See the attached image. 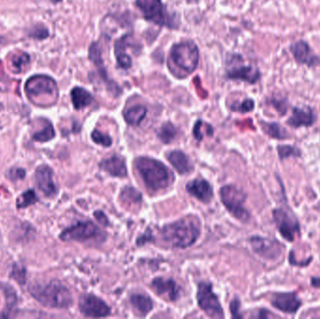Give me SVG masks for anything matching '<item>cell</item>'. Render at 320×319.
Instances as JSON below:
<instances>
[{
	"label": "cell",
	"mask_w": 320,
	"mask_h": 319,
	"mask_svg": "<svg viewBox=\"0 0 320 319\" xmlns=\"http://www.w3.org/2000/svg\"><path fill=\"white\" fill-rule=\"evenodd\" d=\"M200 234L199 220L192 216L170 223L161 230V236L164 241L176 248L191 246L196 242Z\"/></svg>",
	"instance_id": "1"
},
{
	"label": "cell",
	"mask_w": 320,
	"mask_h": 319,
	"mask_svg": "<svg viewBox=\"0 0 320 319\" xmlns=\"http://www.w3.org/2000/svg\"><path fill=\"white\" fill-rule=\"evenodd\" d=\"M200 60V52L197 44L192 40H184L173 44L170 51L169 68L176 77L186 78L197 70Z\"/></svg>",
	"instance_id": "2"
},
{
	"label": "cell",
	"mask_w": 320,
	"mask_h": 319,
	"mask_svg": "<svg viewBox=\"0 0 320 319\" xmlns=\"http://www.w3.org/2000/svg\"><path fill=\"white\" fill-rule=\"evenodd\" d=\"M135 166L144 185L151 191L165 189L172 181L170 170L159 160L141 157L135 160Z\"/></svg>",
	"instance_id": "3"
},
{
	"label": "cell",
	"mask_w": 320,
	"mask_h": 319,
	"mask_svg": "<svg viewBox=\"0 0 320 319\" xmlns=\"http://www.w3.org/2000/svg\"><path fill=\"white\" fill-rule=\"evenodd\" d=\"M29 291L35 299L46 307L65 309L72 303L70 290L57 281L32 286Z\"/></svg>",
	"instance_id": "4"
},
{
	"label": "cell",
	"mask_w": 320,
	"mask_h": 319,
	"mask_svg": "<svg viewBox=\"0 0 320 319\" xmlns=\"http://www.w3.org/2000/svg\"><path fill=\"white\" fill-rule=\"evenodd\" d=\"M25 91L28 99L36 104H40L43 98L46 100H56L58 88L55 80L46 75H34L27 80Z\"/></svg>",
	"instance_id": "5"
},
{
	"label": "cell",
	"mask_w": 320,
	"mask_h": 319,
	"mask_svg": "<svg viewBox=\"0 0 320 319\" xmlns=\"http://www.w3.org/2000/svg\"><path fill=\"white\" fill-rule=\"evenodd\" d=\"M60 239L64 241H92L94 243H102L106 239V234L91 221L78 222L67 228L60 234Z\"/></svg>",
	"instance_id": "6"
},
{
	"label": "cell",
	"mask_w": 320,
	"mask_h": 319,
	"mask_svg": "<svg viewBox=\"0 0 320 319\" xmlns=\"http://www.w3.org/2000/svg\"><path fill=\"white\" fill-rule=\"evenodd\" d=\"M221 200L230 213L238 220L246 223L250 213L244 208L246 194L235 186H226L220 189Z\"/></svg>",
	"instance_id": "7"
},
{
	"label": "cell",
	"mask_w": 320,
	"mask_h": 319,
	"mask_svg": "<svg viewBox=\"0 0 320 319\" xmlns=\"http://www.w3.org/2000/svg\"><path fill=\"white\" fill-rule=\"evenodd\" d=\"M136 5L145 20L159 27L175 28L173 18L166 10L162 0H136Z\"/></svg>",
	"instance_id": "8"
},
{
	"label": "cell",
	"mask_w": 320,
	"mask_h": 319,
	"mask_svg": "<svg viewBox=\"0 0 320 319\" xmlns=\"http://www.w3.org/2000/svg\"><path fill=\"white\" fill-rule=\"evenodd\" d=\"M200 309L212 319H223L224 312L217 296L213 293V287L208 283H200L197 293Z\"/></svg>",
	"instance_id": "9"
},
{
	"label": "cell",
	"mask_w": 320,
	"mask_h": 319,
	"mask_svg": "<svg viewBox=\"0 0 320 319\" xmlns=\"http://www.w3.org/2000/svg\"><path fill=\"white\" fill-rule=\"evenodd\" d=\"M272 217L282 237L293 241L295 235L300 232V224L295 215L284 208H276L272 211Z\"/></svg>",
	"instance_id": "10"
},
{
	"label": "cell",
	"mask_w": 320,
	"mask_h": 319,
	"mask_svg": "<svg viewBox=\"0 0 320 319\" xmlns=\"http://www.w3.org/2000/svg\"><path fill=\"white\" fill-rule=\"evenodd\" d=\"M80 313L86 318H106L110 308L105 301L92 294L82 295L79 300Z\"/></svg>",
	"instance_id": "11"
},
{
	"label": "cell",
	"mask_w": 320,
	"mask_h": 319,
	"mask_svg": "<svg viewBox=\"0 0 320 319\" xmlns=\"http://www.w3.org/2000/svg\"><path fill=\"white\" fill-rule=\"evenodd\" d=\"M251 247L253 251L265 260H277L282 254V246L275 239L254 236L250 239Z\"/></svg>",
	"instance_id": "12"
},
{
	"label": "cell",
	"mask_w": 320,
	"mask_h": 319,
	"mask_svg": "<svg viewBox=\"0 0 320 319\" xmlns=\"http://www.w3.org/2000/svg\"><path fill=\"white\" fill-rule=\"evenodd\" d=\"M88 57L92 61V63L97 67L102 80L106 82V84H108L109 90H110L111 92H113L114 96H119L121 94V88L116 84V82L110 80L109 77H108L107 70L105 69L104 62H103L104 60L102 58L101 46H100L99 42L95 41V42L91 43L89 51H88Z\"/></svg>",
	"instance_id": "13"
},
{
	"label": "cell",
	"mask_w": 320,
	"mask_h": 319,
	"mask_svg": "<svg viewBox=\"0 0 320 319\" xmlns=\"http://www.w3.org/2000/svg\"><path fill=\"white\" fill-rule=\"evenodd\" d=\"M290 52L295 60L300 65L307 67H317L320 65V58L314 54L312 49L305 40H298L290 45Z\"/></svg>",
	"instance_id": "14"
},
{
	"label": "cell",
	"mask_w": 320,
	"mask_h": 319,
	"mask_svg": "<svg viewBox=\"0 0 320 319\" xmlns=\"http://www.w3.org/2000/svg\"><path fill=\"white\" fill-rule=\"evenodd\" d=\"M270 303L274 308L287 314H295L301 306V300L294 292L273 294L270 299Z\"/></svg>",
	"instance_id": "15"
},
{
	"label": "cell",
	"mask_w": 320,
	"mask_h": 319,
	"mask_svg": "<svg viewBox=\"0 0 320 319\" xmlns=\"http://www.w3.org/2000/svg\"><path fill=\"white\" fill-rule=\"evenodd\" d=\"M151 285L159 296L169 301H175L180 297L181 288L174 280L158 277L152 281Z\"/></svg>",
	"instance_id": "16"
},
{
	"label": "cell",
	"mask_w": 320,
	"mask_h": 319,
	"mask_svg": "<svg viewBox=\"0 0 320 319\" xmlns=\"http://www.w3.org/2000/svg\"><path fill=\"white\" fill-rule=\"evenodd\" d=\"M53 170L46 165H41L35 172V182L38 188L48 198L56 195L57 187L53 180Z\"/></svg>",
	"instance_id": "17"
},
{
	"label": "cell",
	"mask_w": 320,
	"mask_h": 319,
	"mask_svg": "<svg viewBox=\"0 0 320 319\" xmlns=\"http://www.w3.org/2000/svg\"><path fill=\"white\" fill-rule=\"evenodd\" d=\"M229 80H242L250 84L257 83L260 79V70L246 65H235L226 71Z\"/></svg>",
	"instance_id": "18"
},
{
	"label": "cell",
	"mask_w": 320,
	"mask_h": 319,
	"mask_svg": "<svg viewBox=\"0 0 320 319\" xmlns=\"http://www.w3.org/2000/svg\"><path fill=\"white\" fill-rule=\"evenodd\" d=\"M132 36L125 34L114 42V54L117 65L123 70H129L132 67V59L127 53V49L132 43Z\"/></svg>",
	"instance_id": "19"
},
{
	"label": "cell",
	"mask_w": 320,
	"mask_h": 319,
	"mask_svg": "<svg viewBox=\"0 0 320 319\" xmlns=\"http://www.w3.org/2000/svg\"><path fill=\"white\" fill-rule=\"evenodd\" d=\"M316 114L313 110L307 108H293L292 115L288 120V125L293 129L299 128H310L316 123Z\"/></svg>",
	"instance_id": "20"
},
{
	"label": "cell",
	"mask_w": 320,
	"mask_h": 319,
	"mask_svg": "<svg viewBox=\"0 0 320 319\" xmlns=\"http://www.w3.org/2000/svg\"><path fill=\"white\" fill-rule=\"evenodd\" d=\"M187 190L193 197L202 202H209L213 196V188L206 180L195 179L188 182Z\"/></svg>",
	"instance_id": "21"
},
{
	"label": "cell",
	"mask_w": 320,
	"mask_h": 319,
	"mask_svg": "<svg viewBox=\"0 0 320 319\" xmlns=\"http://www.w3.org/2000/svg\"><path fill=\"white\" fill-rule=\"evenodd\" d=\"M100 168L114 177H125L128 174L125 160L118 156L102 160L100 163Z\"/></svg>",
	"instance_id": "22"
},
{
	"label": "cell",
	"mask_w": 320,
	"mask_h": 319,
	"mask_svg": "<svg viewBox=\"0 0 320 319\" xmlns=\"http://www.w3.org/2000/svg\"><path fill=\"white\" fill-rule=\"evenodd\" d=\"M70 97L73 103V106L76 110H81L84 109L94 101V97L88 91L82 87H74L70 92Z\"/></svg>",
	"instance_id": "23"
},
{
	"label": "cell",
	"mask_w": 320,
	"mask_h": 319,
	"mask_svg": "<svg viewBox=\"0 0 320 319\" xmlns=\"http://www.w3.org/2000/svg\"><path fill=\"white\" fill-rule=\"evenodd\" d=\"M167 159L170 161V164L174 167L180 174L188 173L192 170L190 161L187 155L182 151H172L169 153Z\"/></svg>",
	"instance_id": "24"
},
{
	"label": "cell",
	"mask_w": 320,
	"mask_h": 319,
	"mask_svg": "<svg viewBox=\"0 0 320 319\" xmlns=\"http://www.w3.org/2000/svg\"><path fill=\"white\" fill-rule=\"evenodd\" d=\"M130 302L135 310L140 314V316L145 317L149 314L153 309V301L152 299L143 294H133L130 297Z\"/></svg>",
	"instance_id": "25"
},
{
	"label": "cell",
	"mask_w": 320,
	"mask_h": 319,
	"mask_svg": "<svg viewBox=\"0 0 320 319\" xmlns=\"http://www.w3.org/2000/svg\"><path fill=\"white\" fill-rule=\"evenodd\" d=\"M147 109L142 105H136L130 109L125 110L124 118L130 126H139L142 120L145 118Z\"/></svg>",
	"instance_id": "26"
},
{
	"label": "cell",
	"mask_w": 320,
	"mask_h": 319,
	"mask_svg": "<svg viewBox=\"0 0 320 319\" xmlns=\"http://www.w3.org/2000/svg\"><path fill=\"white\" fill-rule=\"evenodd\" d=\"M261 128L265 134L269 137L276 140H285L289 138V134L287 130L282 128L278 123H267V122H260Z\"/></svg>",
	"instance_id": "27"
},
{
	"label": "cell",
	"mask_w": 320,
	"mask_h": 319,
	"mask_svg": "<svg viewBox=\"0 0 320 319\" xmlns=\"http://www.w3.org/2000/svg\"><path fill=\"white\" fill-rule=\"evenodd\" d=\"M120 199L127 206H139L142 200L140 192L131 186H126L122 189Z\"/></svg>",
	"instance_id": "28"
},
{
	"label": "cell",
	"mask_w": 320,
	"mask_h": 319,
	"mask_svg": "<svg viewBox=\"0 0 320 319\" xmlns=\"http://www.w3.org/2000/svg\"><path fill=\"white\" fill-rule=\"evenodd\" d=\"M193 134L197 140L201 141L204 137L213 136V129L210 124L205 123L202 120H198L194 126Z\"/></svg>",
	"instance_id": "29"
},
{
	"label": "cell",
	"mask_w": 320,
	"mask_h": 319,
	"mask_svg": "<svg viewBox=\"0 0 320 319\" xmlns=\"http://www.w3.org/2000/svg\"><path fill=\"white\" fill-rule=\"evenodd\" d=\"M177 134V130L171 123L164 124L158 133L160 140L164 143H170L175 139Z\"/></svg>",
	"instance_id": "30"
},
{
	"label": "cell",
	"mask_w": 320,
	"mask_h": 319,
	"mask_svg": "<svg viewBox=\"0 0 320 319\" xmlns=\"http://www.w3.org/2000/svg\"><path fill=\"white\" fill-rule=\"evenodd\" d=\"M54 136H55V132H54L53 125L49 121L45 120L44 128L33 135V140L40 141V142H45V141H49L52 139H53Z\"/></svg>",
	"instance_id": "31"
},
{
	"label": "cell",
	"mask_w": 320,
	"mask_h": 319,
	"mask_svg": "<svg viewBox=\"0 0 320 319\" xmlns=\"http://www.w3.org/2000/svg\"><path fill=\"white\" fill-rule=\"evenodd\" d=\"M38 201V197L33 189L27 190L25 193H23L20 197L17 199L16 205L17 208L24 209L30 205L35 204Z\"/></svg>",
	"instance_id": "32"
},
{
	"label": "cell",
	"mask_w": 320,
	"mask_h": 319,
	"mask_svg": "<svg viewBox=\"0 0 320 319\" xmlns=\"http://www.w3.org/2000/svg\"><path fill=\"white\" fill-rule=\"evenodd\" d=\"M277 152L281 160H287L289 158L300 157V150L292 145H278Z\"/></svg>",
	"instance_id": "33"
},
{
	"label": "cell",
	"mask_w": 320,
	"mask_h": 319,
	"mask_svg": "<svg viewBox=\"0 0 320 319\" xmlns=\"http://www.w3.org/2000/svg\"><path fill=\"white\" fill-rule=\"evenodd\" d=\"M254 108H255V102H254V100H251V99L244 100L240 103L235 102L230 106V110H233V111L241 112V113L250 112V111L254 110Z\"/></svg>",
	"instance_id": "34"
},
{
	"label": "cell",
	"mask_w": 320,
	"mask_h": 319,
	"mask_svg": "<svg viewBox=\"0 0 320 319\" xmlns=\"http://www.w3.org/2000/svg\"><path fill=\"white\" fill-rule=\"evenodd\" d=\"M91 137H92V140H93L94 142H96L97 144L102 145L104 147H109V146L111 145V143H112L111 138H110L109 135L104 134V133H102L101 131H99V130H94L92 132Z\"/></svg>",
	"instance_id": "35"
},
{
	"label": "cell",
	"mask_w": 320,
	"mask_h": 319,
	"mask_svg": "<svg viewBox=\"0 0 320 319\" xmlns=\"http://www.w3.org/2000/svg\"><path fill=\"white\" fill-rule=\"evenodd\" d=\"M270 105L277 110L281 115H285L288 111V101L286 99H277V98H272L269 101Z\"/></svg>",
	"instance_id": "36"
},
{
	"label": "cell",
	"mask_w": 320,
	"mask_h": 319,
	"mask_svg": "<svg viewBox=\"0 0 320 319\" xmlns=\"http://www.w3.org/2000/svg\"><path fill=\"white\" fill-rule=\"evenodd\" d=\"M29 62V56L27 53H22L19 55H16L12 60L13 68L17 71H21L23 68Z\"/></svg>",
	"instance_id": "37"
},
{
	"label": "cell",
	"mask_w": 320,
	"mask_h": 319,
	"mask_svg": "<svg viewBox=\"0 0 320 319\" xmlns=\"http://www.w3.org/2000/svg\"><path fill=\"white\" fill-rule=\"evenodd\" d=\"M10 277L16 280L20 285H24L25 282H26V271H25V269L23 267H21V266H14Z\"/></svg>",
	"instance_id": "38"
},
{
	"label": "cell",
	"mask_w": 320,
	"mask_h": 319,
	"mask_svg": "<svg viewBox=\"0 0 320 319\" xmlns=\"http://www.w3.org/2000/svg\"><path fill=\"white\" fill-rule=\"evenodd\" d=\"M5 293H6V299H7V308L10 310L14 307V305L16 304V300H17V297H16V293L15 291H13L12 289L7 286Z\"/></svg>",
	"instance_id": "39"
},
{
	"label": "cell",
	"mask_w": 320,
	"mask_h": 319,
	"mask_svg": "<svg viewBox=\"0 0 320 319\" xmlns=\"http://www.w3.org/2000/svg\"><path fill=\"white\" fill-rule=\"evenodd\" d=\"M31 37L35 38V39H39V40H43L46 39L49 36V31L45 27H36L35 29L32 30L30 34Z\"/></svg>",
	"instance_id": "40"
},
{
	"label": "cell",
	"mask_w": 320,
	"mask_h": 319,
	"mask_svg": "<svg viewBox=\"0 0 320 319\" xmlns=\"http://www.w3.org/2000/svg\"><path fill=\"white\" fill-rule=\"evenodd\" d=\"M7 176H8L9 179L12 180V181L24 179L25 176H26V171L23 170V169H20V168H17V169H11V170L7 173Z\"/></svg>",
	"instance_id": "41"
},
{
	"label": "cell",
	"mask_w": 320,
	"mask_h": 319,
	"mask_svg": "<svg viewBox=\"0 0 320 319\" xmlns=\"http://www.w3.org/2000/svg\"><path fill=\"white\" fill-rule=\"evenodd\" d=\"M240 307V302L239 299H234L231 301V303H230V311H231V315H232L233 318H236V319H241L242 318V316L239 313Z\"/></svg>",
	"instance_id": "42"
},
{
	"label": "cell",
	"mask_w": 320,
	"mask_h": 319,
	"mask_svg": "<svg viewBox=\"0 0 320 319\" xmlns=\"http://www.w3.org/2000/svg\"><path fill=\"white\" fill-rule=\"evenodd\" d=\"M294 252L293 251H290V263L291 265L293 266H302V267H305L307 265H309L312 261V258H309L308 260H305L304 262H297L295 261V259H294Z\"/></svg>",
	"instance_id": "43"
},
{
	"label": "cell",
	"mask_w": 320,
	"mask_h": 319,
	"mask_svg": "<svg viewBox=\"0 0 320 319\" xmlns=\"http://www.w3.org/2000/svg\"><path fill=\"white\" fill-rule=\"evenodd\" d=\"M95 217L98 219V221L100 222V223H101L103 226H108V224H109V220H108V218L106 217V215L102 213V212H100V211H98V212H96L95 213Z\"/></svg>",
	"instance_id": "44"
},
{
	"label": "cell",
	"mask_w": 320,
	"mask_h": 319,
	"mask_svg": "<svg viewBox=\"0 0 320 319\" xmlns=\"http://www.w3.org/2000/svg\"><path fill=\"white\" fill-rule=\"evenodd\" d=\"M311 286L314 287L315 289H320V277H312Z\"/></svg>",
	"instance_id": "45"
},
{
	"label": "cell",
	"mask_w": 320,
	"mask_h": 319,
	"mask_svg": "<svg viewBox=\"0 0 320 319\" xmlns=\"http://www.w3.org/2000/svg\"><path fill=\"white\" fill-rule=\"evenodd\" d=\"M268 317H269V312H268V311L263 310V311L260 312V316H259V318H260V319H267Z\"/></svg>",
	"instance_id": "46"
},
{
	"label": "cell",
	"mask_w": 320,
	"mask_h": 319,
	"mask_svg": "<svg viewBox=\"0 0 320 319\" xmlns=\"http://www.w3.org/2000/svg\"><path fill=\"white\" fill-rule=\"evenodd\" d=\"M53 3H59L62 0H51Z\"/></svg>",
	"instance_id": "47"
},
{
	"label": "cell",
	"mask_w": 320,
	"mask_h": 319,
	"mask_svg": "<svg viewBox=\"0 0 320 319\" xmlns=\"http://www.w3.org/2000/svg\"><path fill=\"white\" fill-rule=\"evenodd\" d=\"M188 3H193V2H198V0H187Z\"/></svg>",
	"instance_id": "48"
}]
</instances>
